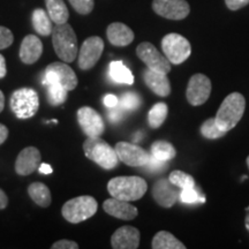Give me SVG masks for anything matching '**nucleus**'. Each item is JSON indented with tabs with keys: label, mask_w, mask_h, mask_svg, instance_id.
<instances>
[{
	"label": "nucleus",
	"mask_w": 249,
	"mask_h": 249,
	"mask_svg": "<svg viewBox=\"0 0 249 249\" xmlns=\"http://www.w3.org/2000/svg\"><path fill=\"white\" fill-rule=\"evenodd\" d=\"M246 99L241 93L232 92L224 99L219 107L214 120L217 126L224 132H230L234 128L245 113Z\"/></svg>",
	"instance_id": "obj_1"
},
{
	"label": "nucleus",
	"mask_w": 249,
	"mask_h": 249,
	"mask_svg": "<svg viewBox=\"0 0 249 249\" xmlns=\"http://www.w3.org/2000/svg\"><path fill=\"white\" fill-rule=\"evenodd\" d=\"M147 189V181L140 177H117L107 183V191L112 197L128 202L140 200Z\"/></svg>",
	"instance_id": "obj_2"
},
{
	"label": "nucleus",
	"mask_w": 249,
	"mask_h": 249,
	"mask_svg": "<svg viewBox=\"0 0 249 249\" xmlns=\"http://www.w3.org/2000/svg\"><path fill=\"white\" fill-rule=\"evenodd\" d=\"M83 151L88 160L95 161L104 170L116 169L119 163L116 149H113L101 136L88 138L83 143Z\"/></svg>",
	"instance_id": "obj_3"
},
{
	"label": "nucleus",
	"mask_w": 249,
	"mask_h": 249,
	"mask_svg": "<svg viewBox=\"0 0 249 249\" xmlns=\"http://www.w3.org/2000/svg\"><path fill=\"white\" fill-rule=\"evenodd\" d=\"M52 43L55 53L64 62H73L79 54L77 38L73 28L67 22L57 24L52 30Z\"/></svg>",
	"instance_id": "obj_4"
},
{
	"label": "nucleus",
	"mask_w": 249,
	"mask_h": 249,
	"mask_svg": "<svg viewBox=\"0 0 249 249\" xmlns=\"http://www.w3.org/2000/svg\"><path fill=\"white\" fill-rule=\"evenodd\" d=\"M98 203L92 196H79L67 201L62 205L61 213L67 222L79 224L89 219L97 213Z\"/></svg>",
	"instance_id": "obj_5"
},
{
	"label": "nucleus",
	"mask_w": 249,
	"mask_h": 249,
	"mask_svg": "<svg viewBox=\"0 0 249 249\" xmlns=\"http://www.w3.org/2000/svg\"><path fill=\"white\" fill-rule=\"evenodd\" d=\"M39 98L37 92L31 88H21L12 93L11 108L20 119H28L37 113Z\"/></svg>",
	"instance_id": "obj_6"
},
{
	"label": "nucleus",
	"mask_w": 249,
	"mask_h": 249,
	"mask_svg": "<svg viewBox=\"0 0 249 249\" xmlns=\"http://www.w3.org/2000/svg\"><path fill=\"white\" fill-rule=\"evenodd\" d=\"M161 49L167 60L174 65L185 62L192 53V46L188 39L176 33L167 34L161 39Z\"/></svg>",
	"instance_id": "obj_7"
},
{
	"label": "nucleus",
	"mask_w": 249,
	"mask_h": 249,
	"mask_svg": "<svg viewBox=\"0 0 249 249\" xmlns=\"http://www.w3.org/2000/svg\"><path fill=\"white\" fill-rule=\"evenodd\" d=\"M50 83H58L61 87H64L67 91H71L76 88L77 86V77L75 71L64 64V62H52L44 71V80L43 85H50Z\"/></svg>",
	"instance_id": "obj_8"
},
{
	"label": "nucleus",
	"mask_w": 249,
	"mask_h": 249,
	"mask_svg": "<svg viewBox=\"0 0 249 249\" xmlns=\"http://www.w3.org/2000/svg\"><path fill=\"white\" fill-rule=\"evenodd\" d=\"M211 89H213V86H211L209 77L203 74H195L191 77L187 86V101L193 107L203 105L210 97Z\"/></svg>",
	"instance_id": "obj_9"
},
{
	"label": "nucleus",
	"mask_w": 249,
	"mask_h": 249,
	"mask_svg": "<svg viewBox=\"0 0 249 249\" xmlns=\"http://www.w3.org/2000/svg\"><path fill=\"white\" fill-rule=\"evenodd\" d=\"M136 54L141 60L147 65L149 70L160 71V73L169 74L171 71V62L156 49L151 43L143 42L136 49Z\"/></svg>",
	"instance_id": "obj_10"
},
{
	"label": "nucleus",
	"mask_w": 249,
	"mask_h": 249,
	"mask_svg": "<svg viewBox=\"0 0 249 249\" xmlns=\"http://www.w3.org/2000/svg\"><path fill=\"white\" fill-rule=\"evenodd\" d=\"M152 9L160 17L174 21L183 20L191 12V7L186 0H154Z\"/></svg>",
	"instance_id": "obj_11"
},
{
	"label": "nucleus",
	"mask_w": 249,
	"mask_h": 249,
	"mask_svg": "<svg viewBox=\"0 0 249 249\" xmlns=\"http://www.w3.org/2000/svg\"><path fill=\"white\" fill-rule=\"evenodd\" d=\"M104 51V42L101 37L92 36L83 42L79 50V67L83 71L91 70L97 64Z\"/></svg>",
	"instance_id": "obj_12"
},
{
	"label": "nucleus",
	"mask_w": 249,
	"mask_h": 249,
	"mask_svg": "<svg viewBox=\"0 0 249 249\" xmlns=\"http://www.w3.org/2000/svg\"><path fill=\"white\" fill-rule=\"evenodd\" d=\"M116 152L119 160L132 167L144 166L150 160V154L138 144L128 142H118L116 144Z\"/></svg>",
	"instance_id": "obj_13"
},
{
	"label": "nucleus",
	"mask_w": 249,
	"mask_h": 249,
	"mask_svg": "<svg viewBox=\"0 0 249 249\" xmlns=\"http://www.w3.org/2000/svg\"><path fill=\"white\" fill-rule=\"evenodd\" d=\"M76 116L81 129L88 138L101 136L104 133V121L96 110L89 107H83L79 108Z\"/></svg>",
	"instance_id": "obj_14"
},
{
	"label": "nucleus",
	"mask_w": 249,
	"mask_h": 249,
	"mask_svg": "<svg viewBox=\"0 0 249 249\" xmlns=\"http://www.w3.org/2000/svg\"><path fill=\"white\" fill-rule=\"evenodd\" d=\"M179 193L177 186H174L169 179H160L155 182L152 187V197L160 207L169 208L173 207L178 200Z\"/></svg>",
	"instance_id": "obj_15"
},
{
	"label": "nucleus",
	"mask_w": 249,
	"mask_h": 249,
	"mask_svg": "<svg viewBox=\"0 0 249 249\" xmlns=\"http://www.w3.org/2000/svg\"><path fill=\"white\" fill-rule=\"evenodd\" d=\"M42 156L37 148L27 147L20 152L15 161V171L20 176H29L38 169Z\"/></svg>",
	"instance_id": "obj_16"
},
{
	"label": "nucleus",
	"mask_w": 249,
	"mask_h": 249,
	"mask_svg": "<svg viewBox=\"0 0 249 249\" xmlns=\"http://www.w3.org/2000/svg\"><path fill=\"white\" fill-rule=\"evenodd\" d=\"M112 248L136 249L140 246V231L133 226H123L111 238Z\"/></svg>",
	"instance_id": "obj_17"
},
{
	"label": "nucleus",
	"mask_w": 249,
	"mask_h": 249,
	"mask_svg": "<svg viewBox=\"0 0 249 249\" xmlns=\"http://www.w3.org/2000/svg\"><path fill=\"white\" fill-rule=\"evenodd\" d=\"M103 209L110 216L123 220H132L139 214L136 207L130 204L128 201H123L116 197L105 201L103 203Z\"/></svg>",
	"instance_id": "obj_18"
},
{
	"label": "nucleus",
	"mask_w": 249,
	"mask_h": 249,
	"mask_svg": "<svg viewBox=\"0 0 249 249\" xmlns=\"http://www.w3.org/2000/svg\"><path fill=\"white\" fill-rule=\"evenodd\" d=\"M143 80L148 88L160 97H167L171 93V85L167 79V74L148 68L143 71Z\"/></svg>",
	"instance_id": "obj_19"
},
{
	"label": "nucleus",
	"mask_w": 249,
	"mask_h": 249,
	"mask_svg": "<svg viewBox=\"0 0 249 249\" xmlns=\"http://www.w3.org/2000/svg\"><path fill=\"white\" fill-rule=\"evenodd\" d=\"M43 53V44L38 37L28 35L23 38L20 46V59L27 65L35 64Z\"/></svg>",
	"instance_id": "obj_20"
},
{
	"label": "nucleus",
	"mask_w": 249,
	"mask_h": 249,
	"mask_svg": "<svg viewBox=\"0 0 249 249\" xmlns=\"http://www.w3.org/2000/svg\"><path fill=\"white\" fill-rule=\"evenodd\" d=\"M108 42L114 46H127L134 40V33L128 26L121 22H113L107 27Z\"/></svg>",
	"instance_id": "obj_21"
},
{
	"label": "nucleus",
	"mask_w": 249,
	"mask_h": 249,
	"mask_svg": "<svg viewBox=\"0 0 249 249\" xmlns=\"http://www.w3.org/2000/svg\"><path fill=\"white\" fill-rule=\"evenodd\" d=\"M45 5L52 22H54L55 24L67 22L70 13H68V8L65 5L64 0H45Z\"/></svg>",
	"instance_id": "obj_22"
},
{
	"label": "nucleus",
	"mask_w": 249,
	"mask_h": 249,
	"mask_svg": "<svg viewBox=\"0 0 249 249\" xmlns=\"http://www.w3.org/2000/svg\"><path fill=\"white\" fill-rule=\"evenodd\" d=\"M28 193L31 200L37 205L42 208H48L52 202L51 197V192L48 188V186H45L42 182H34L28 187Z\"/></svg>",
	"instance_id": "obj_23"
},
{
	"label": "nucleus",
	"mask_w": 249,
	"mask_h": 249,
	"mask_svg": "<svg viewBox=\"0 0 249 249\" xmlns=\"http://www.w3.org/2000/svg\"><path fill=\"white\" fill-rule=\"evenodd\" d=\"M151 247L154 249H186V246L179 241L172 233L160 231L152 239Z\"/></svg>",
	"instance_id": "obj_24"
},
{
	"label": "nucleus",
	"mask_w": 249,
	"mask_h": 249,
	"mask_svg": "<svg viewBox=\"0 0 249 249\" xmlns=\"http://www.w3.org/2000/svg\"><path fill=\"white\" fill-rule=\"evenodd\" d=\"M33 26L36 33L42 36H49L52 34V20L44 9L37 8L33 13Z\"/></svg>",
	"instance_id": "obj_25"
},
{
	"label": "nucleus",
	"mask_w": 249,
	"mask_h": 249,
	"mask_svg": "<svg viewBox=\"0 0 249 249\" xmlns=\"http://www.w3.org/2000/svg\"><path fill=\"white\" fill-rule=\"evenodd\" d=\"M110 76L117 83L124 85H133L134 75L123 61H112L110 64Z\"/></svg>",
	"instance_id": "obj_26"
},
{
	"label": "nucleus",
	"mask_w": 249,
	"mask_h": 249,
	"mask_svg": "<svg viewBox=\"0 0 249 249\" xmlns=\"http://www.w3.org/2000/svg\"><path fill=\"white\" fill-rule=\"evenodd\" d=\"M169 107L165 103H157L150 108L148 113V123L151 128H160L166 120Z\"/></svg>",
	"instance_id": "obj_27"
},
{
	"label": "nucleus",
	"mask_w": 249,
	"mask_h": 249,
	"mask_svg": "<svg viewBox=\"0 0 249 249\" xmlns=\"http://www.w3.org/2000/svg\"><path fill=\"white\" fill-rule=\"evenodd\" d=\"M150 154L157 160L169 161L176 157V148L167 141H156L151 145Z\"/></svg>",
	"instance_id": "obj_28"
},
{
	"label": "nucleus",
	"mask_w": 249,
	"mask_h": 249,
	"mask_svg": "<svg viewBox=\"0 0 249 249\" xmlns=\"http://www.w3.org/2000/svg\"><path fill=\"white\" fill-rule=\"evenodd\" d=\"M46 92H48V102L53 107L64 104L67 99V90L58 83H50L46 85Z\"/></svg>",
	"instance_id": "obj_29"
},
{
	"label": "nucleus",
	"mask_w": 249,
	"mask_h": 249,
	"mask_svg": "<svg viewBox=\"0 0 249 249\" xmlns=\"http://www.w3.org/2000/svg\"><path fill=\"white\" fill-rule=\"evenodd\" d=\"M169 180L174 186H177L178 188L181 189L194 188L195 187V180L191 174H187L180 170H176L173 171V172H171Z\"/></svg>",
	"instance_id": "obj_30"
},
{
	"label": "nucleus",
	"mask_w": 249,
	"mask_h": 249,
	"mask_svg": "<svg viewBox=\"0 0 249 249\" xmlns=\"http://www.w3.org/2000/svg\"><path fill=\"white\" fill-rule=\"evenodd\" d=\"M201 134L205 139L209 140H216L219 138H223L226 132H224L217 126L216 120L214 118H210V119L205 120L201 126Z\"/></svg>",
	"instance_id": "obj_31"
},
{
	"label": "nucleus",
	"mask_w": 249,
	"mask_h": 249,
	"mask_svg": "<svg viewBox=\"0 0 249 249\" xmlns=\"http://www.w3.org/2000/svg\"><path fill=\"white\" fill-rule=\"evenodd\" d=\"M141 104V98L135 92H124L119 99V104L124 110L132 111L138 108Z\"/></svg>",
	"instance_id": "obj_32"
},
{
	"label": "nucleus",
	"mask_w": 249,
	"mask_h": 249,
	"mask_svg": "<svg viewBox=\"0 0 249 249\" xmlns=\"http://www.w3.org/2000/svg\"><path fill=\"white\" fill-rule=\"evenodd\" d=\"M180 200L183 203L187 204H193V203H204L205 197L200 194V191L194 188H188V189H182L180 192Z\"/></svg>",
	"instance_id": "obj_33"
},
{
	"label": "nucleus",
	"mask_w": 249,
	"mask_h": 249,
	"mask_svg": "<svg viewBox=\"0 0 249 249\" xmlns=\"http://www.w3.org/2000/svg\"><path fill=\"white\" fill-rule=\"evenodd\" d=\"M73 7L79 14L87 15L91 13L93 9V0H68Z\"/></svg>",
	"instance_id": "obj_34"
},
{
	"label": "nucleus",
	"mask_w": 249,
	"mask_h": 249,
	"mask_svg": "<svg viewBox=\"0 0 249 249\" xmlns=\"http://www.w3.org/2000/svg\"><path fill=\"white\" fill-rule=\"evenodd\" d=\"M14 42V36L7 28L0 26V50L7 49Z\"/></svg>",
	"instance_id": "obj_35"
},
{
	"label": "nucleus",
	"mask_w": 249,
	"mask_h": 249,
	"mask_svg": "<svg viewBox=\"0 0 249 249\" xmlns=\"http://www.w3.org/2000/svg\"><path fill=\"white\" fill-rule=\"evenodd\" d=\"M144 166L147 167L149 172H161L163 170L167 169V163L165 160H157V158L150 154V160H149V161Z\"/></svg>",
	"instance_id": "obj_36"
},
{
	"label": "nucleus",
	"mask_w": 249,
	"mask_h": 249,
	"mask_svg": "<svg viewBox=\"0 0 249 249\" xmlns=\"http://www.w3.org/2000/svg\"><path fill=\"white\" fill-rule=\"evenodd\" d=\"M126 110H124L120 105H117V107H112L111 111L108 112V119L112 121L113 124L119 123V121L124 118V112Z\"/></svg>",
	"instance_id": "obj_37"
},
{
	"label": "nucleus",
	"mask_w": 249,
	"mask_h": 249,
	"mask_svg": "<svg viewBox=\"0 0 249 249\" xmlns=\"http://www.w3.org/2000/svg\"><path fill=\"white\" fill-rule=\"evenodd\" d=\"M51 248L52 249H77L79 248V245H77L75 241L60 240V241L54 242V244L51 246Z\"/></svg>",
	"instance_id": "obj_38"
},
{
	"label": "nucleus",
	"mask_w": 249,
	"mask_h": 249,
	"mask_svg": "<svg viewBox=\"0 0 249 249\" xmlns=\"http://www.w3.org/2000/svg\"><path fill=\"white\" fill-rule=\"evenodd\" d=\"M227 8L231 11H238L245 6L249 5V0H225Z\"/></svg>",
	"instance_id": "obj_39"
},
{
	"label": "nucleus",
	"mask_w": 249,
	"mask_h": 249,
	"mask_svg": "<svg viewBox=\"0 0 249 249\" xmlns=\"http://www.w3.org/2000/svg\"><path fill=\"white\" fill-rule=\"evenodd\" d=\"M103 103H104V105L107 107L112 108L119 104V99H118L117 96L108 93V95H105V97L103 98Z\"/></svg>",
	"instance_id": "obj_40"
},
{
	"label": "nucleus",
	"mask_w": 249,
	"mask_h": 249,
	"mask_svg": "<svg viewBox=\"0 0 249 249\" xmlns=\"http://www.w3.org/2000/svg\"><path fill=\"white\" fill-rule=\"evenodd\" d=\"M8 138V129L5 124H0V145L4 143Z\"/></svg>",
	"instance_id": "obj_41"
},
{
	"label": "nucleus",
	"mask_w": 249,
	"mask_h": 249,
	"mask_svg": "<svg viewBox=\"0 0 249 249\" xmlns=\"http://www.w3.org/2000/svg\"><path fill=\"white\" fill-rule=\"evenodd\" d=\"M7 74V68H6V60L4 55L0 54V79H4Z\"/></svg>",
	"instance_id": "obj_42"
},
{
	"label": "nucleus",
	"mask_w": 249,
	"mask_h": 249,
	"mask_svg": "<svg viewBox=\"0 0 249 249\" xmlns=\"http://www.w3.org/2000/svg\"><path fill=\"white\" fill-rule=\"evenodd\" d=\"M7 205H8V197H7V195L5 194L4 191H1V189H0V210L5 209V208L7 207Z\"/></svg>",
	"instance_id": "obj_43"
},
{
	"label": "nucleus",
	"mask_w": 249,
	"mask_h": 249,
	"mask_svg": "<svg viewBox=\"0 0 249 249\" xmlns=\"http://www.w3.org/2000/svg\"><path fill=\"white\" fill-rule=\"evenodd\" d=\"M38 171L42 174H51L52 173V167L50 166L49 164H45V163H43V164H40L39 166H38Z\"/></svg>",
	"instance_id": "obj_44"
},
{
	"label": "nucleus",
	"mask_w": 249,
	"mask_h": 249,
	"mask_svg": "<svg viewBox=\"0 0 249 249\" xmlns=\"http://www.w3.org/2000/svg\"><path fill=\"white\" fill-rule=\"evenodd\" d=\"M4 107H5V96L1 90H0V112H2Z\"/></svg>",
	"instance_id": "obj_45"
},
{
	"label": "nucleus",
	"mask_w": 249,
	"mask_h": 249,
	"mask_svg": "<svg viewBox=\"0 0 249 249\" xmlns=\"http://www.w3.org/2000/svg\"><path fill=\"white\" fill-rule=\"evenodd\" d=\"M247 216H246V219H245V223H246V229H247V231L249 232V207L247 208Z\"/></svg>",
	"instance_id": "obj_46"
},
{
	"label": "nucleus",
	"mask_w": 249,
	"mask_h": 249,
	"mask_svg": "<svg viewBox=\"0 0 249 249\" xmlns=\"http://www.w3.org/2000/svg\"><path fill=\"white\" fill-rule=\"evenodd\" d=\"M247 166H248V169H249V156L247 157Z\"/></svg>",
	"instance_id": "obj_47"
}]
</instances>
